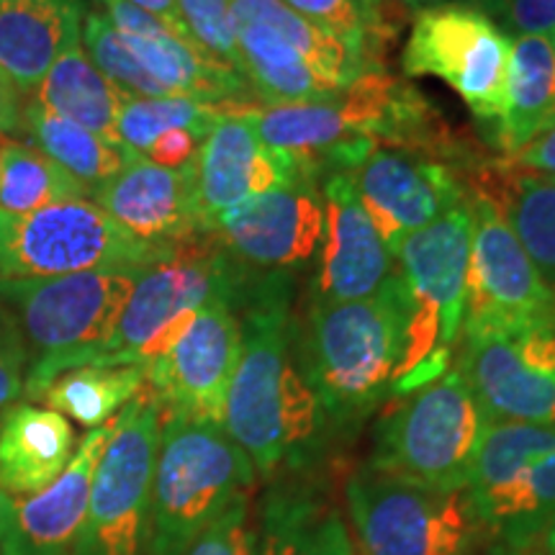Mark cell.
<instances>
[{"label": "cell", "instance_id": "cell-1", "mask_svg": "<svg viewBox=\"0 0 555 555\" xmlns=\"http://www.w3.org/2000/svg\"><path fill=\"white\" fill-rule=\"evenodd\" d=\"M240 309L242 352L221 427L258 474H301L314 461L327 414L294 356L288 281L281 273L249 278Z\"/></svg>", "mask_w": 555, "mask_h": 555}, {"label": "cell", "instance_id": "cell-2", "mask_svg": "<svg viewBox=\"0 0 555 555\" xmlns=\"http://www.w3.org/2000/svg\"><path fill=\"white\" fill-rule=\"evenodd\" d=\"M406 311L399 268L376 296L311 304L298 365L327 422L352 425L393 393L404 358Z\"/></svg>", "mask_w": 555, "mask_h": 555}, {"label": "cell", "instance_id": "cell-3", "mask_svg": "<svg viewBox=\"0 0 555 555\" xmlns=\"http://www.w3.org/2000/svg\"><path fill=\"white\" fill-rule=\"evenodd\" d=\"M142 270H86L57 278H0V301L24 337L29 399L60 373L99 363Z\"/></svg>", "mask_w": 555, "mask_h": 555}, {"label": "cell", "instance_id": "cell-4", "mask_svg": "<svg viewBox=\"0 0 555 555\" xmlns=\"http://www.w3.org/2000/svg\"><path fill=\"white\" fill-rule=\"evenodd\" d=\"M258 468L214 422L163 414L150 494L147 555H185L208 525L249 496Z\"/></svg>", "mask_w": 555, "mask_h": 555}, {"label": "cell", "instance_id": "cell-5", "mask_svg": "<svg viewBox=\"0 0 555 555\" xmlns=\"http://www.w3.org/2000/svg\"><path fill=\"white\" fill-rule=\"evenodd\" d=\"M249 275L217 234L172 245L139 273L127 307L95 365H147L178 343L196 311L224 298L240 309Z\"/></svg>", "mask_w": 555, "mask_h": 555}, {"label": "cell", "instance_id": "cell-6", "mask_svg": "<svg viewBox=\"0 0 555 555\" xmlns=\"http://www.w3.org/2000/svg\"><path fill=\"white\" fill-rule=\"evenodd\" d=\"M242 78L268 106L337 99L365 69L371 54L319 29L283 0H232Z\"/></svg>", "mask_w": 555, "mask_h": 555}, {"label": "cell", "instance_id": "cell-7", "mask_svg": "<svg viewBox=\"0 0 555 555\" xmlns=\"http://www.w3.org/2000/svg\"><path fill=\"white\" fill-rule=\"evenodd\" d=\"M483 427L466 378L448 367L384 414L367 466L433 491H463Z\"/></svg>", "mask_w": 555, "mask_h": 555}, {"label": "cell", "instance_id": "cell-8", "mask_svg": "<svg viewBox=\"0 0 555 555\" xmlns=\"http://www.w3.org/2000/svg\"><path fill=\"white\" fill-rule=\"evenodd\" d=\"M466 494L481 532L527 551L555 525V425L491 422L468 468Z\"/></svg>", "mask_w": 555, "mask_h": 555}, {"label": "cell", "instance_id": "cell-9", "mask_svg": "<svg viewBox=\"0 0 555 555\" xmlns=\"http://www.w3.org/2000/svg\"><path fill=\"white\" fill-rule=\"evenodd\" d=\"M170 247L131 237L90 198L60 201L29 214L0 211V278L144 270Z\"/></svg>", "mask_w": 555, "mask_h": 555}, {"label": "cell", "instance_id": "cell-10", "mask_svg": "<svg viewBox=\"0 0 555 555\" xmlns=\"http://www.w3.org/2000/svg\"><path fill=\"white\" fill-rule=\"evenodd\" d=\"M163 406L147 386L116 414L73 555H147Z\"/></svg>", "mask_w": 555, "mask_h": 555}, {"label": "cell", "instance_id": "cell-11", "mask_svg": "<svg viewBox=\"0 0 555 555\" xmlns=\"http://www.w3.org/2000/svg\"><path fill=\"white\" fill-rule=\"evenodd\" d=\"M363 555H466L481 525L463 491H433L365 466L345 483Z\"/></svg>", "mask_w": 555, "mask_h": 555}, {"label": "cell", "instance_id": "cell-12", "mask_svg": "<svg viewBox=\"0 0 555 555\" xmlns=\"http://www.w3.org/2000/svg\"><path fill=\"white\" fill-rule=\"evenodd\" d=\"M512 37L474 5L453 0L416 13L401 69L409 78H437L453 88L470 114L499 121L504 111Z\"/></svg>", "mask_w": 555, "mask_h": 555}, {"label": "cell", "instance_id": "cell-13", "mask_svg": "<svg viewBox=\"0 0 555 555\" xmlns=\"http://www.w3.org/2000/svg\"><path fill=\"white\" fill-rule=\"evenodd\" d=\"M455 367L486 425H555V322L525 330H461Z\"/></svg>", "mask_w": 555, "mask_h": 555}, {"label": "cell", "instance_id": "cell-14", "mask_svg": "<svg viewBox=\"0 0 555 555\" xmlns=\"http://www.w3.org/2000/svg\"><path fill=\"white\" fill-rule=\"evenodd\" d=\"M474 237L463 330H525L555 322V288L547 286L509 221L470 196Z\"/></svg>", "mask_w": 555, "mask_h": 555}, {"label": "cell", "instance_id": "cell-15", "mask_svg": "<svg viewBox=\"0 0 555 555\" xmlns=\"http://www.w3.org/2000/svg\"><path fill=\"white\" fill-rule=\"evenodd\" d=\"M242 352L237 307L224 298L196 311L178 343L144 365L147 388L163 414L221 425L227 391Z\"/></svg>", "mask_w": 555, "mask_h": 555}, {"label": "cell", "instance_id": "cell-16", "mask_svg": "<svg viewBox=\"0 0 555 555\" xmlns=\"http://www.w3.org/2000/svg\"><path fill=\"white\" fill-rule=\"evenodd\" d=\"M350 178L367 219L393 258L409 234L468 198L463 180L448 163L420 152L378 147Z\"/></svg>", "mask_w": 555, "mask_h": 555}, {"label": "cell", "instance_id": "cell-17", "mask_svg": "<svg viewBox=\"0 0 555 555\" xmlns=\"http://www.w3.org/2000/svg\"><path fill=\"white\" fill-rule=\"evenodd\" d=\"M301 180L317 178L288 152L262 144L245 108L224 106L193 159L201 229L211 232L221 214L242 201Z\"/></svg>", "mask_w": 555, "mask_h": 555}, {"label": "cell", "instance_id": "cell-18", "mask_svg": "<svg viewBox=\"0 0 555 555\" xmlns=\"http://www.w3.org/2000/svg\"><path fill=\"white\" fill-rule=\"evenodd\" d=\"M211 234L245 266L266 270L309 266L324 240V198L317 180L242 201L221 214Z\"/></svg>", "mask_w": 555, "mask_h": 555}, {"label": "cell", "instance_id": "cell-19", "mask_svg": "<svg viewBox=\"0 0 555 555\" xmlns=\"http://www.w3.org/2000/svg\"><path fill=\"white\" fill-rule=\"evenodd\" d=\"M111 433L114 420L90 429L62 476L39 494L16 496L0 489V555H73Z\"/></svg>", "mask_w": 555, "mask_h": 555}, {"label": "cell", "instance_id": "cell-20", "mask_svg": "<svg viewBox=\"0 0 555 555\" xmlns=\"http://www.w3.org/2000/svg\"><path fill=\"white\" fill-rule=\"evenodd\" d=\"M322 198L324 240L317 301L343 304L376 296L397 273V266L367 219L350 172H330Z\"/></svg>", "mask_w": 555, "mask_h": 555}, {"label": "cell", "instance_id": "cell-21", "mask_svg": "<svg viewBox=\"0 0 555 555\" xmlns=\"http://www.w3.org/2000/svg\"><path fill=\"white\" fill-rule=\"evenodd\" d=\"M474 214L470 198L416 229L401 242L397 268L412 301L435 309L442 322V347L450 350L461 337L466 317Z\"/></svg>", "mask_w": 555, "mask_h": 555}, {"label": "cell", "instance_id": "cell-22", "mask_svg": "<svg viewBox=\"0 0 555 555\" xmlns=\"http://www.w3.org/2000/svg\"><path fill=\"white\" fill-rule=\"evenodd\" d=\"M90 198L131 237L150 245L168 247L204 234L193 163L183 168H159L144 157H131Z\"/></svg>", "mask_w": 555, "mask_h": 555}, {"label": "cell", "instance_id": "cell-23", "mask_svg": "<svg viewBox=\"0 0 555 555\" xmlns=\"http://www.w3.org/2000/svg\"><path fill=\"white\" fill-rule=\"evenodd\" d=\"M255 555H356V545L327 491L296 476L262 496Z\"/></svg>", "mask_w": 555, "mask_h": 555}, {"label": "cell", "instance_id": "cell-24", "mask_svg": "<svg viewBox=\"0 0 555 555\" xmlns=\"http://www.w3.org/2000/svg\"><path fill=\"white\" fill-rule=\"evenodd\" d=\"M82 0H0V73L21 93L37 90L50 67L82 41Z\"/></svg>", "mask_w": 555, "mask_h": 555}, {"label": "cell", "instance_id": "cell-25", "mask_svg": "<svg viewBox=\"0 0 555 555\" xmlns=\"http://www.w3.org/2000/svg\"><path fill=\"white\" fill-rule=\"evenodd\" d=\"M75 455V433L54 409L13 404L0 416V489L16 496L44 491Z\"/></svg>", "mask_w": 555, "mask_h": 555}, {"label": "cell", "instance_id": "cell-26", "mask_svg": "<svg viewBox=\"0 0 555 555\" xmlns=\"http://www.w3.org/2000/svg\"><path fill=\"white\" fill-rule=\"evenodd\" d=\"M470 180L476 185L470 196L491 204L509 221L532 266L555 288V180L509 168L504 159L478 168Z\"/></svg>", "mask_w": 555, "mask_h": 555}, {"label": "cell", "instance_id": "cell-27", "mask_svg": "<svg viewBox=\"0 0 555 555\" xmlns=\"http://www.w3.org/2000/svg\"><path fill=\"white\" fill-rule=\"evenodd\" d=\"M555 121L553 37H515L509 50L504 111L496 121V144L512 155Z\"/></svg>", "mask_w": 555, "mask_h": 555}, {"label": "cell", "instance_id": "cell-28", "mask_svg": "<svg viewBox=\"0 0 555 555\" xmlns=\"http://www.w3.org/2000/svg\"><path fill=\"white\" fill-rule=\"evenodd\" d=\"M52 114L80 124L93 134L116 142V119L127 93L111 82L80 44L69 47L34 90V99Z\"/></svg>", "mask_w": 555, "mask_h": 555}, {"label": "cell", "instance_id": "cell-29", "mask_svg": "<svg viewBox=\"0 0 555 555\" xmlns=\"http://www.w3.org/2000/svg\"><path fill=\"white\" fill-rule=\"evenodd\" d=\"M18 131H24L34 150H39L54 165H60L67 176L78 180L90 196L103 183H108L131 157H137L121 144L108 142V139L93 134L80 124L65 119V116L52 114L37 101H29L21 108Z\"/></svg>", "mask_w": 555, "mask_h": 555}, {"label": "cell", "instance_id": "cell-30", "mask_svg": "<svg viewBox=\"0 0 555 555\" xmlns=\"http://www.w3.org/2000/svg\"><path fill=\"white\" fill-rule=\"evenodd\" d=\"M147 386L142 365H80L60 373L41 393L47 409L69 416L88 429H99Z\"/></svg>", "mask_w": 555, "mask_h": 555}, {"label": "cell", "instance_id": "cell-31", "mask_svg": "<svg viewBox=\"0 0 555 555\" xmlns=\"http://www.w3.org/2000/svg\"><path fill=\"white\" fill-rule=\"evenodd\" d=\"M90 193L31 144L0 137V211L29 214Z\"/></svg>", "mask_w": 555, "mask_h": 555}, {"label": "cell", "instance_id": "cell-32", "mask_svg": "<svg viewBox=\"0 0 555 555\" xmlns=\"http://www.w3.org/2000/svg\"><path fill=\"white\" fill-rule=\"evenodd\" d=\"M224 106L185 99V95H165V99H137L127 95L116 119V142L131 155L144 157V152L168 131L185 129L204 139L221 116Z\"/></svg>", "mask_w": 555, "mask_h": 555}, {"label": "cell", "instance_id": "cell-33", "mask_svg": "<svg viewBox=\"0 0 555 555\" xmlns=\"http://www.w3.org/2000/svg\"><path fill=\"white\" fill-rule=\"evenodd\" d=\"M82 44L88 57L116 88L137 99H165V90L139 67L121 34L101 13H88L82 24Z\"/></svg>", "mask_w": 555, "mask_h": 555}, {"label": "cell", "instance_id": "cell-34", "mask_svg": "<svg viewBox=\"0 0 555 555\" xmlns=\"http://www.w3.org/2000/svg\"><path fill=\"white\" fill-rule=\"evenodd\" d=\"M178 11L201 50L242 75L232 0H178Z\"/></svg>", "mask_w": 555, "mask_h": 555}, {"label": "cell", "instance_id": "cell-35", "mask_svg": "<svg viewBox=\"0 0 555 555\" xmlns=\"http://www.w3.org/2000/svg\"><path fill=\"white\" fill-rule=\"evenodd\" d=\"M291 11L304 16L319 29L335 34L347 44L358 47L376 60L378 29L367 16L363 0H283Z\"/></svg>", "mask_w": 555, "mask_h": 555}, {"label": "cell", "instance_id": "cell-36", "mask_svg": "<svg viewBox=\"0 0 555 555\" xmlns=\"http://www.w3.org/2000/svg\"><path fill=\"white\" fill-rule=\"evenodd\" d=\"M185 555H255V525L249 496H242L196 538Z\"/></svg>", "mask_w": 555, "mask_h": 555}, {"label": "cell", "instance_id": "cell-37", "mask_svg": "<svg viewBox=\"0 0 555 555\" xmlns=\"http://www.w3.org/2000/svg\"><path fill=\"white\" fill-rule=\"evenodd\" d=\"M26 365H29V356H26L24 337H21L16 319L0 301V416L24 393Z\"/></svg>", "mask_w": 555, "mask_h": 555}, {"label": "cell", "instance_id": "cell-38", "mask_svg": "<svg viewBox=\"0 0 555 555\" xmlns=\"http://www.w3.org/2000/svg\"><path fill=\"white\" fill-rule=\"evenodd\" d=\"M486 16L506 37H553L555 34V0H494L486 9Z\"/></svg>", "mask_w": 555, "mask_h": 555}, {"label": "cell", "instance_id": "cell-39", "mask_svg": "<svg viewBox=\"0 0 555 555\" xmlns=\"http://www.w3.org/2000/svg\"><path fill=\"white\" fill-rule=\"evenodd\" d=\"M509 168L535 172V176L555 180V121L522 144L517 152L502 157Z\"/></svg>", "mask_w": 555, "mask_h": 555}, {"label": "cell", "instance_id": "cell-40", "mask_svg": "<svg viewBox=\"0 0 555 555\" xmlns=\"http://www.w3.org/2000/svg\"><path fill=\"white\" fill-rule=\"evenodd\" d=\"M201 142H204V139H198L193 131H168V134L159 137L157 142H152V147L144 152V159L159 165V168H183V165L196 159Z\"/></svg>", "mask_w": 555, "mask_h": 555}, {"label": "cell", "instance_id": "cell-41", "mask_svg": "<svg viewBox=\"0 0 555 555\" xmlns=\"http://www.w3.org/2000/svg\"><path fill=\"white\" fill-rule=\"evenodd\" d=\"M21 108V90L0 73V137L18 131Z\"/></svg>", "mask_w": 555, "mask_h": 555}, {"label": "cell", "instance_id": "cell-42", "mask_svg": "<svg viewBox=\"0 0 555 555\" xmlns=\"http://www.w3.org/2000/svg\"><path fill=\"white\" fill-rule=\"evenodd\" d=\"M131 3L139 5V9H144L152 16H157L159 21H165V24L172 26L180 37L191 39L189 29H185L183 18H180V11H178V0H131Z\"/></svg>", "mask_w": 555, "mask_h": 555}, {"label": "cell", "instance_id": "cell-43", "mask_svg": "<svg viewBox=\"0 0 555 555\" xmlns=\"http://www.w3.org/2000/svg\"><path fill=\"white\" fill-rule=\"evenodd\" d=\"M384 3L386 0H376V16L380 21V11H384ZM393 3L404 5L406 11H425V9H433V5H440V3H448V0H393Z\"/></svg>", "mask_w": 555, "mask_h": 555}, {"label": "cell", "instance_id": "cell-44", "mask_svg": "<svg viewBox=\"0 0 555 555\" xmlns=\"http://www.w3.org/2000/svg\"><path fill=\"white\" fill-rule=\"evenodd\" d=\"M363 3H365L367 16H371V21H373V26H376L378 34H384V24H380L378 16H376V0H363Z\"/></svg>", "mask_w": 555, "mask_h": 555}, {"label": "cell", "instance_id": "cell-45", "mask_svg": "<svg viewBox=\"0 0 555 555\" xmlns=\"http://www.w3.org/2000/svg\"><path fill=\"white\" fill-rule=\"evenodd\" d=\"M463 3L474 5V9H478V11H483V13H486V9H489V5L494 3V0H463Z\"/></svg>", "mask_w": 555, "mask_h": 555}, {"label": "cell", "instance_id": "cell-46", "mask_svg": "<svg viewBox=\"0 0 555 555\" xmlns=\"http://www.w3.org/2000/svg\"><path fill=\"white\" fill-rule=\"evenodd\" d=\"M547 551H551V555H555V525H553V530L547 532Z\"/></svg>", "mask_w": 555, "mask_h": 555}, {"label": "cell", "instance_id": "cell-47", "mask_svg": "<svg viewBox=\"0 0 555 555\" xmlns=\"http://www.w3.org/2000/svg\"><path fill=\"white\" fill-rule=\"evenodd\" d=\"M553 44H555V34H553Z\"/></svg>", "mask_w": 555, "mask_h": 555}]
</instances>
